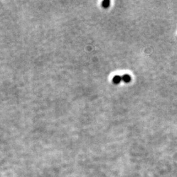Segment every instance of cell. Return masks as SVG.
<instances>
[{"label":"cell","instance_id":"2","mask_svg":"<svg viewBox=\"0 0 177 177\" xmlns=\"http://www.w3.org/2000/svg\"><path fill=\"white\" fill-rule=\"evenodd\" d=\"M122 81L125 83H129L131 81V77L128 74H125L121 76Z\"/></svg>","mask_w":177,"mask_h":177},{"label":"cell","instance_id":"3","mask_svg":"<svg viewBox=\"0 0 177 177\" xmlns=\"http://www.w3.org/2000/svg\"><path fill=\"white\" fill-rule=\"evenodd\" d=\"M110 2L108 1V0H105L102 2V6L104 8H108L110 7Z\"/></svg>","mask_w":177,"mask_h":177},{"label":"cell","instance_id":"1","mask_svg":"<svg viewBox=\"0 0 177 177\" xmlns=\"http://www.w3.org/2000/svg\"><path fill=\"white\" fill-rule=\"evenodd\" d=\"M121 81H122V78H121V76L120 75H115L114 76V78L112 79V82L114 84H116V85L119 84Z\"/></svg>","mask_w":177,"mask_h":177}]
</instances>
